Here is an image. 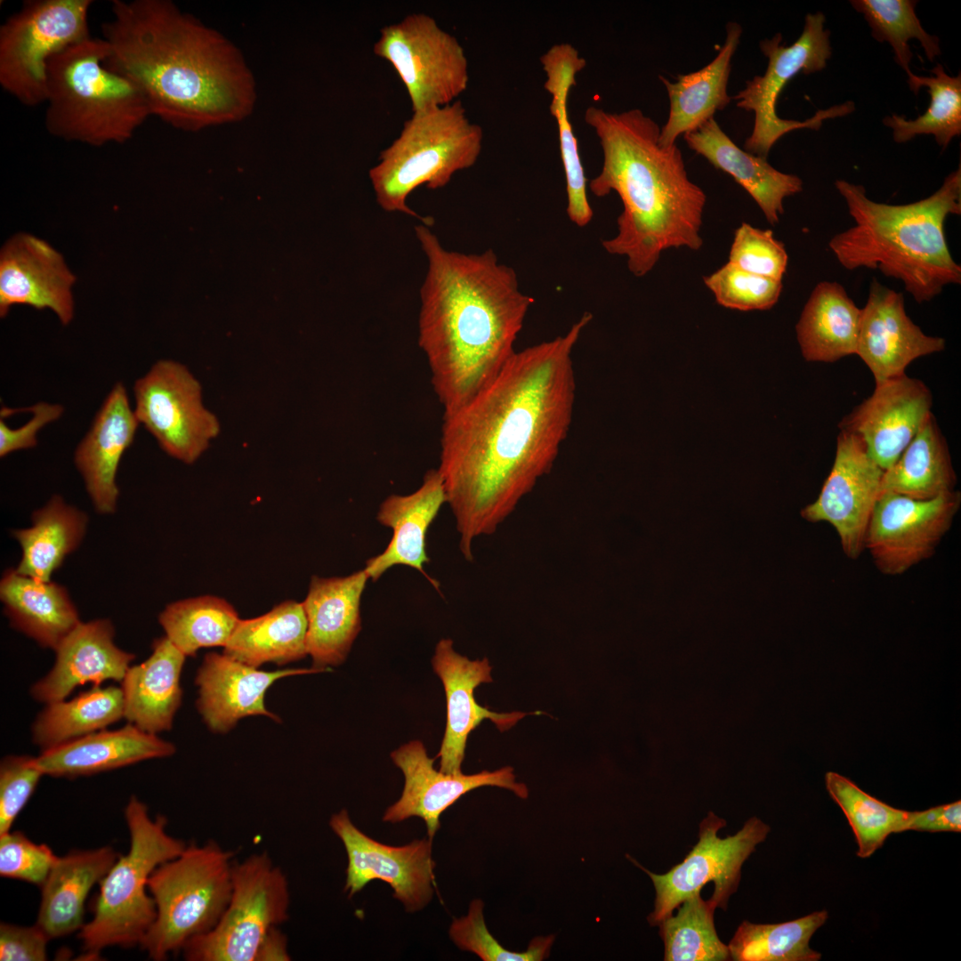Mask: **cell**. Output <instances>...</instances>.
<instances>
[{
	"label": "cell",
	"instance_id": "1f68e13d",
	"mask_svg": "<svg viewBox=\"0 0 961 961\" xmlns=\"http://www.w3.org/2000/svg\"><path fill=\"white\" fill-rule=\"evenodd\" d=\"M741 34L739 24L729 22L725 42L710 63L695 72L679 74L674 82L659 76L669 98V114L660 129V145L675 144L680 135L695 131L729 105L731 62Z\"/></svg>",
	"mask_w": 961,
	"mask_h": 961
},
{
	"label": "cell",
	"instance_id": "d4e9b609",
	"mask_svg": "<svg viewBox=\"0 0 961 961\" xmlns=\"http://www.w3.org/2000/svg\"><path fill=\"white\" fill-rule=\"evenodd\" d=\"M139 426L125 386L116 383L74 452V464L99 513L116 511L119 497L117 470Z\"/></svg>",
	"mask_w": 961,
	"mask_h": 961
},
{
	"label": "cell",
	"instance_id": "f35d334b",
	"mask_svg": "<svg viewBox=\"0 0 961 961\" xmlns=\"http://www.w3.org/2000/svg\"><path fill=\"white\" fill-rule=\"evenodd\" d=\"M948 443L931 413L897 461L884 471L881 493L928 500L955 490Z\"/></svg>",
	"mask_w": 961,
	"mask_h": 961
},
{
	"label": "cell",
	"instance_id": "b9f144b4",
	"mask_svg": "<svg viewBox=\"0 0 961 961\" xmlns=\"http://www.w3.org/2000/svg\"><path fill=\"white\" fill-rule=\"evenodd\" d=\"M239 619L230 602L214 595L174 602L158 617L166 636L186 657L202 648L224 647Z\"/></svg>",
	"mask_w": 961,
	"mask_h": 961
},
{
	"label": "cell",
	"instance_id": "7c38bea8",
	"mask_svg": "<svg viewBox=\"0 0 961 961\" xmlns=\"http://www.w3.org/2000/svg\"><path fill=\"white\" fill-rule=\"evenodd\" d=\"M92 0H27L0 27V85L28 107L44 103L50 59L91 36Z\"/></svg>",
	"mask_w": 961,
	"mask_h": 961
},
{
	"label": "cell",
	"instance_id": "f907efd6",
	"mask_svg": "<svg viewBox=\"0 0 961 961\" xmlns=\"http://www.w3.org/2000/svg\"><path fill=\"white\" fill-rule=\"evenodd\" d=\"M57 859L47 844H37L20 831L0 835L1 876L41 887Z\"/></svg>",
	"mask_w": 961,
	"mask_h": 961
},
{
	"label": "cell",
	"instance_id": "7402d4cb",
	"mask_svg": "<svg viewBox=\"0 0 961 961\" xmlns=\"http://www.w3.org/2000/svg\"><path fill=\"white\" fill-rule=\"evenodd\" d=\"M435 674L442 682L447 702L444 737L436 758L440 771L448 774L462 772L469 734L484 720H491L500 731L512 728L527 713H496L480 706L474 690L481 683L492 682L489 659L471 660L457 653L450 639L437 643L432 658Z\"/></svg>",
	"mask_w": 961,
	"mask_h": 961
},
{
	"label": "cell",
	"instance_id": "9a60e30c",
	"mask_svg": "<svg viewBox=\"0 0 961 961\" xmlns=\"http://www.w3.org/2000/svg\"><path fill=\"white\" fill-rule=\"evenodd\" d=\"M725 826L724 820L709 812L699 824L697 844L681 863L663 875L652 873L632 860L650 876L656 891L654 910L647 917L650 925H658L673 915L687 897L701 891L708 882L715 885L709 900L716 908L727 909L731 895L739 886L743 863L765 840L770 827L753 817L735 835L721 838L717 833Z\"/></svg>",
	"mask_w": 961,
	"mask_h": 961
},
{
	"label": "cell",
	"instance_id": "ffe728a7",
	"mask_svg": "<svg viewBox=\"0 0 961 961\" xmlns=\"http://www.w3.org/2000/svg\"><path fill=\"white\" fill-rule=\"evenodd\" d=\"M933 396L919 379L900 375L876 383L872 395L844 416L840 430L858 436L868 456L891 467L932 413Z\"/></svg>",
	"mask_w": 961,
	"mask_h": 961
},
{
	"label": "cell",
	"instance_id": "4fadbf2b",
	"mask_svg": "<svg viewBox=\"0 0 961 961\" xmlns=\"http://www.w3.org/2000/svg\"><path fill=\"white\" fill-rule=\"evenodd\" d=\"M373 50L400 77L412 112L452 103L468 86L464 47L428 14L411 13L384 26Z\"/></svg>",
	"mask_w": 961,
	"mask_h": 961
},
{
	"label": "cell",
	"instance_id": "8fae6325",
	"mask_svg": "<svg viewBox=\"0 0 961 961\" xmlns=\"http://www.w3.org/2000/svg\"><path fill=\"white\" fill-rule=\"evenodd\" d=\"M825 21L820 12L808 13L802 34L788 46L781 44L780 33L760 42V48L768 58L767 69L763 75L747 81L746 87L733 97L738 108L755 113L752 133L744 143L746 151L766 158L784 134L802 128L818 131L824 120L846 116L855 109L854 103L848 101L820 109L804 121L783 119L776 112L779 94L791 78L798 73L810 75L826 68L832 48Z\"/></svg>",
	"mask_w": 961,
	"mask_h": 961
},
{
	"label": "cell",
	"instance_id": "ba28073f",
	"mask_svg": "<svg viewBox=\"0 0 961 961\" xmlns=\"http://www.w3.org/2000/svg\"><path fill=\"white\" fill-rule=\"evenodd\" d=\"M125 818L130 834L128 852L117 858L100 882L93 917L78 933L88 957H98L109 946L141 943L157 914L149 878L187 845L167 833L165 816L151 819L146 804L134 795L125 809Z\"/></svg>",
	"mask_w": 961,
	"mask_h": 961
},
{
	"label": "cell",
	"instance_id": "ee69618b",
	"mask_svg": "<svg viewBox=\"0 0 961 961\" xmlns=\"http://www.w3.org/2000/svg\"><path fill=\"white\" fill-rule=\"evenodd\" d=\"M825 782L829 795L841 808L853 831L860 858L873 855L891 834L907 831L914 812L890 806L834 771L826 773Z\"/></svg>",
	"mask_w": 961,
	"mask_h": 961
},
{
	"label": "cell",
	"instance_id": "816d5d0a",
	"mask_svg": "<svg viewBox=\"0 0 961 961\" xmlns=\"http://www.w3.org/2000/svg\"><path fill=\"white\" fill-rule=\"evenodd\" d=\"M44 774L30 755H7L0 763V835L11 828Z\"/></svg>",
	"mask_w": 961,
	"mask_h": 961
},
{
	"label": "cell",
	"instance_id": "4dcf8cb0",
	"mask_svg": "<svg viewBox=\"0 0 961 961\" xmlns=\"http://www.w3.org/2000/svg\"><path fill=\"white\" fill-rule=\"evenodd\" d=\"M690 149L731 175L755 201L772 225L783 214V200L803 190L802 180L771 166L766 158L740 149L713 117L684 134Z\"/></svg>",
	"mask_w": 961,
	"mask_h": 961
},
{
	"label": "cell",
	"instance_id": "5bb4252c",
	"mask_svg": "<svg viewBox=\"0 0 961 961\" xmlns=\"http://www.w3.org/2000/svg\"><path fill=\"white\" fill-rule=\"evenodd\" d=\"M133 412L140 424L168 456L195 463L220 433L208 410L199 381L183 364L161 359L133 384Z\"/></svg>",
	"mask_w": 961,
	"mask_h": 961
},
{
	"label": "cell",
	"instance_id": "681fc988",
	"mask_svg": "<svg viewBox=\"0 0 961 961\" xmlns=\"http://www.w3.org/2000/svg\"><path fill=\"white\" fill-rule=\"evenodd\" d=\"M787 259L783 243L774 238L772 230L746 222L735 230L728 262L738 268L782 281Z\"/></svg>",
	"mask_w": 961,
	"mask_h": 961
},
{
	"label": "cell",
	"instance_id": "74e56055",
	"mask_svg": "<svg viewBox=\"0 0 961 961\" xmlns=\"http://www.w3.org/2000/svg\"><path fill=\"white\" fill-rule=\"evenodd\" d=\"M86 524L85 513L68 505L61 496L52 497L32 513L29 528L12 531L22 552L16 570L38 580H51L66 556L80 545Z\"/></svg>",
	"mask_w": 961,
	"mask_h": 961
},
{
	"label": "cell",
	"instance_id": "f6af8a7d",
	"mask_svg": "<svg viewBox=\"0 0 961 961\" xmlns=\"http://www.w3.org/2000/svg\"><path fill=\"white\" fill-rule=\"evenodd\" d=\"M700 893L697 891L687 897L675 916L658 924L665 961L731 960L729 947L720 941L715 927L716 906Z\"/></svg>",
	"mask_w": 961,
	"mask_h": 961
},
{
	"label": "cell",
	"instance_id": "836d02e7",
	"mask_svg": "<svg viewBox=\"0 0 961 961\" xmlns=\"http://www.w3.org/2000/svg\"><path fill=\"white\" fill-rule=\"evenodd\" d=\"M545 74V89L551 95L550 112L558 126L560 152L566 179L567 214L579 227L593 218L587 198V180L581 162L577 137L568 114L569 92L585 60L569 43L551 46L540 58Z\"/></svg>",
	"mask_w": 961,
	"mask_h": 961
},
{
	"label": "cell",
	"instance_id": "ab89813d",
	"mask_svg": "<svg viewBox=\"0 0 961 961\" xmlns=\"http://www.w3.org/2000/svg\"><path fill=\"white\" fill-rule=\"evenodd\" d=\"M121 718V688L93 686L72 699L45 704L32 724V741L44 751L106 729Z\"/></svg>",
	"mask_w": 961,
	"mask_h": 961
},
{
	"label": "cell",
	"instance_id": "db71d44e",
	"mask_svg": "<svg viewBox=\"0 0 961 961\" xmlns=\"http://www.w3.org/2000/svg\"><path fill=\"white\" fill-rule=\"evenodd\" d=\"M50 938L36 925L20 926L0 925L1 961H44L47 959Z\"/></svg>",
	"mask_w": 961,
	"mask_h": 961
},
{
	"label": "cell",
	"instance_id": "cb8c5ba5",
	"mask_svg": "<svg viewBox=\"0 0 961 961\" xmlns=\"http://www.w3.org/2000/svg\"><path fill=\"white\" fill-rule=\"evenodd\" d=\"M319 672L314 668L258 670L216 652L207 653L195 678L198 688L197 709L214 732L226 733L238 721L250 715L279 718L264 705L267 690L276 681L292 675Z\"/></svg>",
	"mask_w": 961,
	"mask_h": 961
},
{
	"label": "cell",
	"instance_id": "d6a6232c",
	"mask_svg": "<svg viewBox=\"0 0 961 961\" xmlns=\"http://www.w3.org/2000/svg\"><path fill=\"white\" fill-rule=\"evenodd\" d=\"M117 860L110 846L73 851L58 857L41 885L42 896L38 925L50 938H60L79 931L84 923L86 897Z\"/></svg>",
	"mask_w": 961,
	"mask_h": 961
},
{
	"label": "cell",
	"instance_id": "52a82bcc",
	"mask_svg": "<svg viewBox=\"0 0 961 961\" xmlns=\"http://www.w3.org/2000/svg\"><path fill=\"white\" fill-rule=\"evenodd\" d=\"M483 130L456 100L442 107L412 112L399 136L381 151L368 177L378 206L388 213H401L431 226L408 205L419 186L445 187L452 176L470 168L482 149Z\"/></svg>",
	"mask_w": 961,
	"mask_h": 961
},
{
	"label": "cell",
	"instance_id": "9c48e42d",
	"mask_svg": "<svg viewBox=\"0 0 961 961\" xmlns=\"http://www.w3.org/2000/svg\"><path fill=\"white\" fill-rule=\"evenodd\" d=\"M234 855L212 840L190 844L152 872L148 889L157 914L140 943L149 957L165 960L216 925L231 895Z\"/></svg>",
	"mask_w": 961,
	"mask_h": 961
},
{
	"label": "cell",
	"instance_id": "2e32d148",
	"mask_svg": "<svg viewBox=\"0 0 961 961\" xmlns=\"http://www.w3.org/2000/svg\"><path fill=\"white\" fill-rule=\"evenodd\" d=\"M960 504L961 494L956 490L928 500L882 492L868 525L864 548L879 571L900 575L934 553Z\"/></svg>",
	"mask_w": 961,
	"mask_h": 961
},
{
	"label": "cell",
	"instance_id": "60d3db41",
	"mask_svg": "<svg viewBox=\"0 0 961 961\" xmlns=\"http://www.w3.org/2000/svg\"><path fill=\"white\" fill-rule=\"evenodd\" d=\"M828 918L826 910L779 924L743 921L728 947L735 961H818L821 954L810 948L814 933Z\"/></svg>",
	"mask_w": 961,
	"mask_h": 961
},
{
	"label": "cell",
	"instance_id": "8d00e7d4",
	"mask_svg": "<svg viewBox=\"0 0 961 961\" xmlns=\"http://www.w3.org/2000/svg\"><path fill=\"white\" fill-rule=\"evenodd\" d=\"M307 618L302 602L285 601L257 618L239 619L223 654L259 667L285 665L305 658Z\"/></svg>",
	"mask_w": 961,
	"mask_h": 961
},
{
	"label": "cell",
	"instance_id": "d6986e66",
	"mask_svg": "<svg viewBox=\"0 0 961 961\" xmlns=\"http://www.w3.org/2000/svg\"><path fill=\"white\" fill-rule=\"evenodd\" d=\"M391 758L404 775V787L400 798L385 811L383 820L398 823L419 817L431 840L440 828L441 813L472 789L492 786L508 789L523 799L529 795L527 786L515 781L510 766L471 775L437 771L433 767L436 757H429L420 740L403 744L391 753Z\"/></svg>",
	"mask_w": 961,
	"mask_h": 961
},
{
	"label": "cell",
	"instance_id": "4316f807",
	"mask_svg": "<svg viewBox=\"0 0 961 961\" xmlns=\"http://www.w3.org/2000/svg\"><path fill=\"white\" fill-rule=\"evenodd\" d=\"M368 579L365 569L345 577H311L302 603L312 668L326 671L346 659L361 630L360 601Z\"/></svg>",
	"mask_w": 961,
	"mask_h": 961
},
{
	"label": "cell",
	"instance_id": "f1b7e54d",
	"mask_svg": "<svg viewBox=\"0 0 961 961\" xmlns=\"http://www.w3.org/2000/svg\"><path fill=\"white\" fill-rule=\"evenodd\" d=\"M175 751L171 742L127 723L117 730L103 729L41 751L36 763L44 775L76 778L167 757Z\"/></svg>",
	"mask_w": 961,
	"mask_h": 961
},
{
	"label": "cell",
	"instance_id": "9f6ffc18",
	"mask_svg": "<svg viewBox=\"0 0 961 961\" xmlns=\"http://www.w3.org/2000/svg\"><path fill=\"white\" fill-rule=\"evenodd\" d=\"M289 959L286 936L279 930V927L273 928L260 949L257 961Z\"/></svg>",
	"mask_w": 961,
	"mask_h": 961
},
{
	"label": "cell",
	"instance_id": "603a6c76",
	"mask_svg": "<svg viewBox=\"0 0 961 961\" xmlns=\"http://www.w3.org/2000/svg\"><path fill=\"white\" fill-rule=\"evenodd\" d=\"M944 348L943 338L925 335L909 319L901 293L873 279L861 309L856 354L876 383L905 374L914 359Z\"/></svg>",
	"mask_w": 961,
	"mask_h": 961
},
{
	"label": "cell",
	"instance_id": "7bdbcfd3",
	"mask_svg": "<svg viewBox=\"0 0 961 961\" xmlns=\"http://www.w3.org/2000/svg\"><path fill=\"white\" fill-rule=\"evenodd\" d=\"M931 72L930 77L913 75L908 78L909 87L916 95L922 87L927 88L931 101L924 114L913 120L895 114L883 119L884 125L892 130L896 142L933 134L939 146L945 149L961 133V76L948 75L941 64Z\"/></svg>",
	"mask_w": 961,
	"mask_h": 961
},
{
	"label": "cell",
	"instance_id": "3957f363",
	"mask_svg": "<svg viewBox=\"0 0 961 961\" xmlns=\"http://www.w3.org/2000/svg\"><path fill=\"white\" fill-rule=\"evenodd\" d=\"M415 234L427 260L420 287L418 344L433 391L450 413L489 385L516 351L514 343L534 299L493 249H446L429 226Z\"/></svg>",
	"mask_w": 961,
	"mask_h": 961
},
{
	"label": "cell",
	"instance_id": "e0dca14e",
	"mask_svg": "<svg viewBox=\"0 0 961 961\" xmlns=\"http://www.w3.org/2000/svg\"><path fill=\"white\" fill-rule=\"evenodd\" d=\"M329 826L347 854L344 892L349 898L379 879L393 889V897L408 912L420 910L430 902L435 868L432 840L424 837L402 846L382 844L360 831L345 809L331 816Z\"/></svg>",
	"mask_w": 961,
	"mask_h": 961
},
{
	"label": "cell",
	"instance_id": "11a10c76",
	"mask_svg": "<svg viewBox=\"0 0 961 961\" xmlns=\"http://www.w3.org/2000/svg\"><path fill=\"white\" fill-rule=\"evenodd\" d=\"M907 830L927 832H960L961 802L942 804L921 812H914Z\"/></svg>",
	"mask_w": 961,
	"mask_h": 961
},
{
	"label": "cell",
	"instance_id": "f546056e",
	"mask_svg": "<svg viewBox=\"0 0 961 961\" xmlns=\"http://www.w3.org/2000/svg\"><path fill=\"white\" fill-rule=\"evenodd\" d=\"M186 656L166 637L156 639L149 657L130 666L121 682L124 718L157 734L173 726L182 701L180 677Z\"/></svg>",
	"mask_w": 961,
	"mask_h": 961
},
{
	"label": "cell",
	"instance_id": "e575fe53",
	"mask_svg": "<svg viewBox=\"0 0 961 961\" xmlns=\"http://www.w3.org/2000/svg\"><path fill=\"white\" fill-rule=\"evenodd\" d=\"M0 599L11 626L41 647L55 650L81 622L66 588L6 570Z\"/></svg>",
	"mask_w": 961,
	"mask_h": 961
},
{
	"label": "cell",
	"instance_id": "bcb514c9",
	"mask_svg": "<svg viewBox=\"0 0 961 961\" xmlns=\"http://www.w3.org/2000/svg\"><path fill=\"white\" fill-rule=\"evenodd\" d=\"M852 6L864 15L871 28V36L878 42H887L892 48L894 61L906 72L908 78L913 53L909 41H919L930 61L941 55L939 38L928 34L916 14L917 1L914 0H852Z\"/></svg>",
	"mask_w": 961,
	"mask_h": 961
},
{
	"label": "cell",
	"instance_id": "44dd1931",
	"mask_svg": "<svg viewBox=\"0 0 961 961\" xmlns=\"http://www.w3.org/2000/svg\"><path fill=\"white\" fill-rule=\"evenodd\" d=\"M75 282L62 255L51 245L31 234L17 233L0 252V316L23 304L49 309L62 325H69L75 312Z\"/></svg>",
	"mask_w": 961,
	"mask_h": 961
},
{
	"label": "cell",
	"instance_id": "7dc6e473",
	"mask_svg": "<svg viewBox=\"0 0 961 961\" xmlns=\"http://www.w3.org/2000/svg\"><path fill=\"white\" fill-rule=\"evenodd\" d=\"M483 907L482 900H473L467 915L453 920L449 937L461 950L472 952L483 961H541L549 956L553 935L534 938L521 953L503 948L486 926Z\"/></svg>",
	"mask_w": 961,
	"mask_h": 961
},
{
	"label": "cell",
	"instance_id": "ac0fdd59",
	"mask_svg": "<svg viewBox=\"0 0 961 961\" xmlns=\"http://www.w3.org/2000/svg\"><path fill=\"white\" fill-rule=\"evenodd\" d=\"M884 470L868 456L862 440L841 430L832 469L818 498L801 514L808 521H825L837 532L842 549L857 559L864 549L868 525L881 495Z\"/></svg>",
	"mask_w": 961,
	"mask_h": 961
},
{
	"label": "cell",
	"instance_id": "7a4b0ae2",
	"mask_svg": "<svg viewBox=\"0 0 961 961\" xmlns=\"http://www.w3.org/2000/svg\"><path fill=\"white\" fill-rule=\"evenodd\" d=\"M111 12L101 25L105 64L139 88L151 116L198 132L253 111L254 76L219 32L169 0H113Z\"/></svg>",
	"mask_w": 961,
	"mask_h": 961
},
{
	"label": "cell",
	"instance_id": "83f0119b",
	"mask_svg": "<svg viewBox=\"0 0 961 961\" xmlns=\"http://www.w3.org/2000/svg\"><path fill=\"white\" fill-rule=\"evenodd\" d=\"M447 503L445 489L438 469L428 470L421 486L408 495L392 494L380 505L377 521L392 530L383 553L369 558L365 569L372 581L378 580L390 568L403 565L422 573L439 590L440 584L424 569L430 559L426 536L442 505Z\"/></svg>",
	"mask_w": 961,
	"mask_h": 961
},
{
	"label": "cell",
	"instance_id": "c3c4849f",
	"mask_svg": "<svg viewBox=\"0 0 961 961\" xmlns=\"http://www.w3.org/2000/svg\"><path fill=\"white\" fill-rule=\"evenodd\" d=\"M718 304L739 311L768 310L776 304L782 281L747 272L727 262L704 277Z\"/></svg>",
	"mask_w": 961,
	"mask_h": 961
},
{
	"label": "cell",
	"instance_id": "484cf974",
	"mask_svg": "<svg viewBox=\"0 0 961 961\" xmlns=\"http://www.w3.org/2000/svg\"><path fill=\"white\" fill-rule=\"evenodd\" d=\"M114 636L109 619L81 621L54 650V664L32 685V698L48 704L67 699L87 682L101 686L109 680L121 682L135 656L117 647Z\"/></svg>",
	"mask_w": 961,
	"mask_h": 961
},
{
	"label": "cell",
	"instance_id": "6da1fadb",
	"mask_svg": "<svg viewBox=\"0 0 961 961\" xmlns=\"http://www.w3.org/2000/svg\"><path fill=\"white\" fill-rule=\"evenodd\" d=\"M593 316L563 335L515 351L499 375L443 414L440 466L459 548L494 534L553 468L572 421V352Z\"/></svg>",
	"mask_w": 961,
	"mask_h": 961
},
{
	"label": "cell",
	"instance_id": "30bf717a",
	"mask_svg": "<svg viewBox=\"0 0 961 961\" xmlns=\"http://www.w3.org/2000/svg\"><path fill=\"white\" fill-rule=\"evenodd\" d=\"M287 878L266 852L233 868L229 903L216 925L184 946L188 961H257L270 932L288 919Z\"/></svg>",
	"mask_w": 961,
	"mask_h": 961
},
{
	"label": "cell",
	"instance_id": "f5cc1de1",
	"mask_svg": "<svg viewBox=\"0 0 961 961\" xmlns=\"http://www.w3.org/2000/svg\"><path fill=\"white\" fill-rule=\"evenodd\" d=\"M26 409L32 416L17 429L10 428L4 419L0 418V457H5L18 450L35 448L37 445L36 435L39 431L60 419L64 413L62 405L48 402H38Z\"/></svg>",
	"mask_w": 961,
	"mask_h": 961
},
{
	"label": "cell",
	"instance_id": "8992f818",
	"mask_svg": "<svg viewBox=\"0 0 961 961\" xmlns=\"http://www.w3.org/2000/svg\"><path fill=\"white\" fill-rule=\"evenodd\" d=\"M109 54L102 37L90 36L50 59L44 114L50 134L93 147L124 143L151 116L139 88L106 66Z\"/></svg>",
	"mask_w": 961,
	"mask_h": 961
},
{
	"label": "cell",
	"instance_id": "277c9868",
	"mask_svg": "<svg viewBox=\"0 0 961 961\" xmlns=\"http://www.w3.org/2000/svg\"><path fill=\"white\" fill-rule=\"evenodd\" d=\"M584 119L603 156L589 188L599 198L615 191L623 204L618 233L602 240L603 248L626 257L636 277L650 271L668 248L699 250L707 197L689 179L677 145H660V127L639 109L612 113L590 106Z\"/></svg>",
	"mask_w": 961,
	"mask_h": 961
},
{
	"label": "cell",
	"instance_id": "5b68a950",
	"mask_svg": "<svg viewBox=\"0 0 961 961\" xmlns=\"http://www.w3.org/2000/svg\"><path fill=\"white\" fill-rule=\"evenodd\" d=\"M855 224L835 235L829 248L847 270L865 267L901 280L919 303L947 285L961 283V267L951 256L944 224L961 214V168L950 173L933 195L905 205L869 199L862 185L837 180Z\"/></svg>",
	"mask_w": 961,
	"mask_h": 961
},
{
	"label": "cell",
	"instance_id": "d590c367",
	"mask_svg": "<svg viewBox=\"0 0 961 961\" xmlns=\"http://www.w3.org/2000/svg\"><path fill=\"white\" fill-rule=\"evenodd\" d=\"M861 309L837 282L817 284L796 324L798 343L807 361L835 362L856 354Z\"/></svg>",
	"mask_w": 961,
	"mask_h": 961
}]
</instances>
